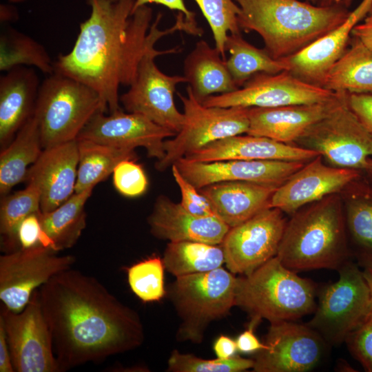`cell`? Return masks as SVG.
Instances as JSON below:
<instances>
[{
  "mask_svg": "<svg viewBox=\"0 0 372 372\" xmlns=\"http://www.w3.org/2000/svg\"><path fill=\"white\" fill-rule=\"evenodd\" d=\"M254 359L234 355L229 359L206 360L174 349L170 354L167 371L169 372H241L253 369Z\"/></svg>",
  "mask_w": 372,
  "mask_h": 372,
  "instance_id": "obj_38",
  "label": "cell"
},
{
  "mask_svg": "<svg viewBox=\"0 0 372 372\" xmlns=\"http://www.w3.org/2000/svg\"><path fill=\"white\" fill-rule=\"evenodd\" d=\"M4 328L0 323V372H14Z\"/></svg>",
  "mask_w": 372,
  "mask_h": 372,
  "instance_id": "obj_48",
  "label": "cell"
},
{
  "mask_svg": "<svg viewBox=\"0 0 372 372\" xmlns=\"http://www.w3.org/2000/svg\"><path fill=\"white\" fill-rule=\"evenodd\" d=\"M41 245L19 249L0 256V300L13 312H20L32 294L55 275L72 268L71 255L58 256Z\"/></svg>",
  "mask_w": 372,
  "mask_h": 372,
  "instance_id": "obj_13",
  "label": "cell"
},
{
  "mask_svg": "<svg viewBox=\"0 0 372 372\" xmlns=\"http://www.w3.org/2000/svg\"><path fill=\"white\" fill-rule=\"evenodd\" d=\"M364 23H372V5L368 12L366 17L364 18Z\"/></svg>",
  "mask_w": 372,
  "mask_h": 372,
  "instance_id": "obj_53",
  "label": "cell"
},
{
  "mask_svg": "<svg viewBox=\"0 0 372 372\" xmlns=\"http://www.w3.org/2000/svg\"><path fill=\"white\" fill-rule=\"evenodd\" d=\"M77 139L43 149L25 179L41 194V211L57 208L74 194L79 165Z\"/></svg>",
  "mask_w": 372,
  "mask_h": 372,
  "instance_id": "obj_20",
  "label": "cell"
},
{
  "mask_svg": "<svg viewBox=\"0 0 372 372\" xmlns=\"http://www.w3.org/2000/svg\"><path fill=\"white\" fill-rule=\"evenodd\" d=\"M240 30L258 33L276 59L291 56L342 24L351 11L341 5L299 0H234Z\"/></svg>",
  "mask_w": 372,
  "mask_h": 372,
  "instance_id": "obj_3",
  "label": "cell"
},
{
  "mask_svg": "<svg viewBox=\"0 0 372 372\" xmlns=\"http://www.w3.org/2000/svg\"><path fill=\"white\" fill-rule=\"evenodd\" d=\"M346 225L355 242L372 253V199L358 197L346 200Z\"/></svg>",
  "mask_w": 372,
  "mask_h": 372,
  "instance_id": "obj_39",
  "label": "cell"
},
{
  "mask_svg": "<svg viewBox=\"0 0 372 372\" xmlns=\"http://www.w3.org/2000/svg\"><path fill=\"white\" fill-rule=\"evenodd\" d=\"M213 349L219 359H229L238 351L236 340L225 335H220L214 343Z\"/></svg>",
  "mask_w": 372,
  "mask_h": 372,
  "instance_id": "obj_47",
  "label": "cell"
},
{
  "mask_svg": "<svg viewBox=\"0 0 372 372\" xmlns=\"http://www.w3.org/2000/svg\"><path fill=\"white\" fill-rule=\"evenodd\" d=\"M337 94L284 70L275 74L257 73L236 90L210 96L202 103L209 107H275L322 103Z\"/></svg>",
  "mask_w": 372,
  "mask_h": 372,
  "instance_id": "obj_14",
  "label": "cell"
},
{
  "mask_svg": "<svg viewBox=\"0 0 372 372\" xmlns=\"http://www.w3.org/2000/svg\"><path fill=\"white\" fill-rule=\"evenodd\" d=\"M0 323L5 330L14 371L60 372L39 289L20 312H13L1 304Z\"/></svg>",
  "mask_w": 372,
  "mask_h": 372,
  "instance_id": "obj_12",
  "label": "cell"
},
{
  "mask_svg": "<svg viewBox=\"0 0 372 372\" xmlns=\"http://www.w3.org/2000/svg\"><path fill=\"white\" fill-rule=\"evenodd\" d=\"M360 176V170L324 164L320 154L307 162L273 193L270 206L293 214L300 208L340 194Z\"/></svg>",
  "mask_w": 372,
  "mask_h": 372,
  "instance_id": "obj_18",
  "label": "cell"
},
{
  "mask_svg": "<svg viewBox=\"0 0 372 372\" xmlns=\"http://www.w3.org/2000/svg\"><path fill=\"white\" fill-rule=\"evenodd\" d=\"M322 87L333 92L372 94V50L351 36L348 48L328 71Z\"/></svg>",
  "mask_w": 372,
  "mask_h": 372,
  "instance_id": "obj_29",
  "label": "cell"
},
{
  "mask_svg": "<svg viewBox=\"0 0 372 372\" xmlns=\"http://www.w3.org/2000/svg\"><path fill=\"white\" fill-rule=\"evenodd\" d=\"M163 259L152 256L127 269V282L132 291L143 302H158L167 293Z\"/></svg>",
  "mask_w": 372,
  "mask_h": 372,
  "instance_id": "obj_36",
  "label": "cell"
},
{
  "mask_svg": "<svg viewBox=\"0 0 372 372\" xmlns=\"http://www.w3.org/2000/svg\"><path fill=\"white\" fill-rule=\"evenodd\" d=\"M347 94L338 92L333 99L318 103L249 107L247 134L293 144L310 126L341 103Z\"/></svg>",
  "mask_w": 372,
  "mask_h": 372,
  "instance_id": "obj_22",
  "label": "cell"
},
{
  "mask_svg": "<svg viewBox=\"0 0 372 372\" xmlns=\"http://www.w3.org/2000/svg\"><path fill=\"white\" fill-rule=\"evenodd\" d=\"M115 189L126 197L143 194L148 187V180L142 166L134 159L120 162L112 173Z\"/></svg>",
  "mask_w": 372,
  "mask_h": 372,
  "instance_id": "obj_40",
  "label": "cell"
},
{
  "mask_svg": "<svg viewBox=\"0 0 372 372\" xmlns=\"http://www.w3.org/2000/svg\"><path fill=\"white\" fill-rule=\"evenodd\" d=\"M212 32L215 47L226 59L225 42L229 34L240 33L238 23L240 7L234 0H194Z\"/></svg>",
  "mask_w": 372,
  "mask_h": 372,
  "instance_id": "obj_37",
  "label": "cell"
},
{
  "mask_svg": "<svg viewBox=\"0 0 372 372\" xmlns=\"http://www.w3.org/2000/svg\"><path fill=\"white\" fill-rule=\"evenodd\" d=\"M353 0H319L318 5L320 6H331L341 5L349 8Z\"/></svg>",
  "mask_w": 372,
  "mask_h": 372,
  "instance_id": "obj_51",
  "label": "cell"
},
{
  "mask_svg": "<svg viewBox=\"0 0 372 372\" xmlns=\"http://www.w3.org/2000/svg\"><path fill=\"white\" fill-rule=\"evenodd\" d=\"M347 95L293 145L318 152L331 166L365 169L372 158V134L350 108Z\"/></svg>",
  "mask_w": 372,
  "mask_h": 372,
  "instance_id": "obj_10",
  "label": "cell"
},
{
  "mask_svg": "<svg viewBox=\"0 0 372 372\" xmlns=\"http://www.w3.org/2000/svg\"><path fill=\"white\" fill-rule=\"evenodd\" d=\"M162 259L165 270L175 277L209 271L225 263L221 245L194 241L169 242Z\"/></svg>",
  "mask_w": 372,
  "mask_h": 372,
  "instance_id": "obj_32",
  "label": "cell"
},
{
  "mask_svg": "<svg viewBox=\"0 0 372 372\" xmlns=\"http://www.w3.org/2000/svg\"><path fill=\"white\" fill-rule=\"evenodd\" d=\"M225 48L229 54L227 66L238 88L257 73L275 74L286 70L280 59L273 58L265 48L249 43L240 33L229 34Z\"/></svg>",
  "mask_w": 372,
  "mask_h": 372,
  "instance_id": "obj_33",
  "label": "cell"
},
{
  "mask_svg": "<svg viewBox=\"0 0 372 372\" xmlns=\"http://www.w3.org/2000/svg\"><path fill=\"white\" fill-rule=\"evenodd\" d=\"M306 1H308V2H310V3H313V4L317 3V2L318 1V0H306Z\"/></svg>",
  "mask_w": 372,
  "mask_h": 372,
  "instance_id": "obj_55",
  "label": "cell"
},
{
  "mask_svg": "<svg viewBox=\"0 0 372 372\" xmlns=\"http://www.w3.org/2000/svg\"><path fill=\"white\" fill-rule=\"evenodd\" d=\"M287 220L276 256L294 271L338 270L348 256L341 194L309 204Z\"/></svg>",
  "mask_w": 372,
  "mask_h": 372,
  "instance_id": "obj_4",
  "label": "cell"
},
{
  "mask_svg": "<svg viewBox=\"0 0 372 372\" xmlns=\"http://www.w3.org/2000/svg\"><path fill=\"white\" fill-rule=\"evenodd\" d=\"M60 372L140 347L144 330L138 313L96 278L72 268L39 289Z\"/></svg>",
  "mask_w": 372,
  "mask_h": 372,
  "instance_id": "obj_2",
  "label": "cell"
},
{
  "mask_svg": "<svg viewBox=\"0 0 372 372\" xmlns=\"http://www.w3.org/2000/svg\"><path fill=\"white\" fill-rule=\"evenodd\" d=\"M99 94L71 77L54 72L39 86L33 116L43 149L75 140L98 111Z\"/></svg>",
  "mask_w": 372,
  "mask_h": 372,
  "instance_id": "obj_6",
  "label": "cell"
},
{
  "mask_svg": "<svg viewBox=\"0 0 372 372\" xmlns=\"http://www.w3.org/2000/svg\"><path fill=\"white\" fill-rule=\"evenodd\" d=\"M39 189L28 183L23 189L1 196L0 233L4 253L19 249L17 231L21 223L29 215L41 211Z\"/></svg>",
  "mask_w": 372,
  "mask_h": 372,
  "instance_id": "obj_34",
  "label": "cell"
},
{
  "mask_svg": "<svg viewBox=\"0 0 372 372\" xmlns=\"http://www.w3.org/2000/svg\"><path fill=\"white\" fill-rule=\"evenodd\" d=\"M186 90L187 96L177 93L183 105V127L173 138L164 141L165 156L155 163L158 171L209 143L248 132L249 107L205 106L189 86Z\"/></svg>",
  "mask_w": 372,
  "mask_h": 372,
  "instance_id": "obj_8",
  "label": "cell"
},
{
  "mask_svg": "<svg viewBox=\"0 0 372 372\" xmlns=\"http://www.w3.org/2000/svg\"><path fill=\"white\" fill-rule=\"evenodd\" d=\"M338 270V280L322 289L307 323L332 345L344 342L367 317L371 299L367 282L356 265L347 261Z\"/></svg>",
  "mask_w": 372,
  "mask_h": 372,
  "instance_id": "obj_9",
  "label": "cell"
},
{
  "mask_svg": "<svg viewBox=\"0 0 372 372\" xmlns=\"http://www.w3.org/2000/svg\"><path fill=\"white\" fill-rule=\"evenodd\" d=\"M23 65L36 67L49 75L54 72V63L42 45L14 29L3 31L0 36V70L8 72Z\"/></svg>",
  "mask_w": 372,
  "mask_h": 372,
  "instance_id": "obj_35",
  "label": "cell"
},
{
  "mask_svg": "<svg viewBox=\"0 0 372 372\" xmlns=\"http://www.w3.org/2000/svg\"><path fill=\"white\" fill-rule=\"evenodd\" d=\"M305 163L301 161L259 160L205 163L182 158L174 164L180 173L199 189L224 181H247L280 186Z\"/></svg>",
  "mask_w": 372,
  "mask_h": 372,
  "instance_id": "obj_19",
  "label": "cell"
},
{
  "mask_svg": "<svg viewBox=\"0 0 372 372\" xmlns=\"http://www.w3.org/2000/svg\"><path fill=\"white\" fill-rule=\"evenodd\" d=\"M347 102L352 111L372 134V94L348 93Z\"/></svg>",
  "mask_w": 372,
  "mask_h": 372,
  "instance_id": "obj_44",
  "label": "cell"
},
{
  "mask_svg": "<svg viewBox=\"0 0 372 372\" xmlns=\"http://www.w3.org/2000/svg\"><path fill=\"white\" fill-rule=\"evenodd\" d=\"M363 276L367 282L370 291V307L369 314L372 313V267H367L362 271Z\"/></svg>",
  "mask_w": 372,
  "mask_h": 372,
  "instance_id": "obj_50",
  "label": "cell"
},
{
  "mask_svg": "<svg viewBox=\"0 0 372 372\" xmlns=\"http://www.w3.org/2000/svg\"><path fill=\"white\" fill-rule=\"evenodd\" d=\"M10 1L12 2V3H18V2H21L24 0H9Z\"/></svg>",
  "mask_w": 372,
  "mask_h": 372,
  "instance_id": "obj_56",
  "label": "cell"
},
{
  "mask_svg": "<svg viewBox=\"0 0 372 372\" xmlns=\"http://www.w3.org/2000/svg\"><path fill=\"white\" fill-rule=\"evenodd\" d=\"M14 19V10L9 6H1V21H8Z\"/></svg>",
  "mask_w": 372,
  "mask_h": 372,
  "instance_id": "obj_52",
  "label": "cell"
},
{
  "mask_svg": "<svg viewBox=\"0 0 372 372\" xmlns=\"http://www.w3.org/2000/svg\"><path fill=\"white\" fill-rule=\"evenodd\" d=\"M42 150L38 124L32 115L1 152V196L8 194L13 187L25 180L29 166L34 163Z\"/></svg>",
  "mask_w": 372,
  "mask_h": 372,
  "instance_id": "obj_30",
  "label": "cell"
},
{
  "mask_svg": "<svg viewBox=\"0 0 372 372\" xmlns=\"http://www.w3.org/2000/svg\"><path fill=\"white\" fill-rule=\"evenodd\" d=\"M278 185L247 181H224L199 189L211 203L216 215L235 227L271 207Z\"/></svg>",
  "mask_w": 372,
  "mask_h": 372,
  "instance_id": "obj_25",
  "label": "cell"
},
{
  "mask_svg": "<svg viewBox=\"0 0 372 372\" xmlns=\"http://www.w3.org/2000/svg\"><path fill=\"white\" fill-rule=\"evenodd\" d=\"M90 15L80 24V31L70 52L54 63V72L71 77L93 89L99 96L103 112L121 110L118 90L134 81L143 55L162 37L183 31L201 36L197 23L178 12L175 23L159 28L162 14L152 21L148 6L133 13L134 0H87Z\"/></svg>",
  "mask_w": 372,
  "mask_h": 372,
  "instance_id": "obj_1",
  "label": "cell"
},
{
  "mask_svg": "<svg viewBox=\"0 0 372 372\" xmlns=\"http://www.w3.org/2000/svg\"><path fill=\"white\" fill-rule=\"evenodd\" d=\"M110 1H116L117 0ZM150 3L160 4L170 10H177L178 12L184 14L188 21H196L195 12L189 10L187 8L183 0H134V6L132 13L139 7L147 6Z\"/></svg>",
  "mask_w": 372,
  "mask_h": 372,
  "instance_id": "obj_46",
  "label": "cell"
},
{
  "mask_svg": "<svg viewBox=\"0 0 372 372\" xmlns=\"http://www.w3.org/2000/svg\"><path fill=\"white\" fill-rule=\"evenodd\" d=\"M92 190L74 193L54 210L39 212L40 245L57 252L76 244L86 227L85 205Z\"/></svg>",
  "mask_w": 372,
  "mask_h": 372,
  "instance_id": "obj_28",
  "label": "cell"
},
{
  "mask_svg": "<svg viewBox=\"0 0 372 372\" xmlns=\"http://www.w3.org/2000/svg\"><path fill=\"white\" fill-rule=\"evenodd\" d=\"M314 283L297 275L275 256L252 272L237 277L235 306L251 320L294 321L314 312Z\"/></svg>",
  "mask_w": 372,
  "mask_h": 372,
  "instance_id": "obj_5",
  "label": "cell"
},
{
  "mask_svg": "<svg viewBox=\"0 0 372 372\" xmlns=\"http://www.w3.org/2000/svg\"><path fill=\"white\" fill-rule=\"evenodd\" d=\"M284 214L269 207L229 228L220 244L229 271L246 275L276 256L287 222Z\"/></svg>",
  "mask_w": 372,
  "mask_h": 372,
  "instance_id": "obj_15",
  "label": "cell"
},
{
  "mask_svg": "<svg viewBox=\"0 0 372 372\" xmlns=\"http://www.w3.org/2000/svg\"><path fill=\"white\" fill-rule=\"evenodd\" d=\"M39 86L34 70L24 66L16 67L1 76V147L8 145L33 115Z\"/></svg>",
  "mask_w": 372,
  "mask_h": 372,
  "instance_id": "obj_26",
  "label": "cell"
},
{
  "mask_svg": "<svg viewBox=\"0 0 372 372\" xmlns=\"http://www.w3.org/2000/svg\"><path fill=\"white\" fill-rule=\"evenodd\" d=\"M77 141L79 159L74 193L93 189L112 174L120 162L136 160L133 148L111 146L85 139H77Z\"/></svg>",
  "mask_w": 372,
  "mask_h": 372,
  "instance_id": "obj_31",
  "label": "cell"
},
{
  "mask_svg": "<svg viewBox=\"0 0 372 372\" xmlns=\"http://www.w3.org/2000/svg\"><path fill=\"white\" fill-rule=\"evenodd\" d=\"M237 277L224 268L176 277L170 299L181 320L176 333L178 341L203 342L214 320L229 313L235 306Z\"/></svg>",
  "mask_w": 372,
  "mask_h": 372,
  "instance_id": "obj_7",
  "label": "cell"
},
{
  "mask_svg": "<svg viewBox=\"0 0 372 372\" xmlns=\"http://www.w3.org/2000/svg\"><path fill=\"white\" fill-rule=\"evenodd\" d=\"M371 5L372 0H363L342 24L300 52L280 59L286 70L303 81L322 87L328 71L348 48L353 28L366 17Z\"/></svg>",
  "mask_w": 372,
  "mask_h": 372,
  "instance_id": "obj_21",
  "label": "cell"
},
{
  "mask_svg": "<svg viewBox=\"0 0 372 372\" xmlns=\"http://www.w3.org/2000/svg\"><path fill=\"white\" fill-rule=\"evenodd\" d=\"M176 134L140 114L119 110L105 115L99 110L91 117L76 139L118 147H143L149 157L160 161L165 154L164 141Z\"/></svg>",
  "mask_w": 372,
  "mask_h": 372,
  "instance_id": "obj_17",
  "label": "cell"
},
{
  "mask_svg": "<svg viewBox=\"0 0 372 372\" xmlns=\"http://www.w3.org/2000/svg\"><path fill=\"white\" fill-rule=\"evenodd\" d=\"M40 211L29 215L21 223L17 231L19 249H28L40 245Z\"/></svg>",
  "mask_w": 372,
  "mask_h": 372,
  "instance_id": "obj_43",
  "label": "cell"
},
{
  "mask_svg": "<svg viewBox=\"0 0 372 372\" xmlns=\"http://www.w3.org/2000/svg\"><path fill=\"white\" fill-rule=\"evenodd\" d=\"M147 223L154 236L169 242L220 245L230 228L216 216L194 215L163 195L157 197Z\"/></svg>",
  "mask_w": 372,
  "mask_h": 372,
  "instance_id": "obj_23",
  "label": "cell"
},
{
  "mask_svg": "<svg viewBox=\"0 0 372 372\" xmlns=\"http://www.w3.org/2000/svg\"><path fill=\"white\" fill-rule=\"evenodd\" d=\"M171 167L173 177L180 190V203L183 208L199 216H216L209 200L180 173L175 164Z\"/></svg>",
  "mask_w": 372,
  "mask_h": 372,
  "instance_id": "obj_41",
  "label": "cell"
},
{
  "mask_svg": "<svg viewBox=\"0 0 372 372\" xmlns=\"http://www.w3.org/2000/svg\"><path fill=\"white\" fill-rule=\"evenodd\" d=\"M351 36L359 39L367 48L372 50V23L357 24L352 30Z\"/></svg>",
  "mask_w": 372,
  "mask_h": 372,
  "instance_id": "obj_49",
  "label": "cell"
},
{
  "mask_svg": "<svg viewBox=\"0 0 372 372\" xmlns=\"http://www.w3.org/2000/svg\"><path fill=\"white\" fill-rule=\"evenodd\" d=\"M258 323V322L251 320L248 328L238 336L236 342L238 351L251 353L267 348V344L261 342L254 333V327Z\"/></svg>",
  "mask_w": 372,
  "mask_h": 372,
  "instance_id": "obj_45",
  "label": "cell"
},
{
  "mask_svg": "<svg viewBox=\"0 0 372 372\" xmlns=\"http://www.w3.org/2000/svg\"><path fill=\"white\" fill-rule=\"evenodd\" d=\"M179 46L159 50H149L142 57L128 90L120 96L127 112L145 116L158 125L178 133L183 127L185 116L177 109L174 94L178 84L186 83L184 76L167 75L157 67L155 58L180 52Z\"/></svg>",
  "mask_w": 372,
  "mask_h": 372,
  "instance_id": "obj_11",
  "label": "cell"
},
{
  "mask_svg": "<svg viewBox=\"0 0 372 372\" xmlns=\"http://www.w3.org/2000/svg\"><path fill=\"white\" fill-rule=\"evenodd\" d=\"M320 155L318 152L293 144L269 138L235 135L223 138L196 150L184 158L194 162L227 160L288 161L308 162Z\"/></svg>",
  "mask_w": 372,
  "mask_h": 372,
  "instance_id": "obj_24",
  "label": "cell"
},
{
  "mask_svg": "<svg viewBox=\"0 0 372 372\" xmlns=\"http://www.w3.org/2000/svg\"><path fill=\"white\" fill-rule=\"evenodd\" d=\"M345 341L351 353L364 369L372 372V313L348 335Z\"/></svg>",
  "mask_w": 372,
  "mask_h": 372,
  "instance_id": "obj_42",
  "label": "cell"
},
{
  "mask_svg": "<svg viewBox=\"0 0 372 372\" xmlns=\"http://www.w3.org/2000/svg\"><path fill=\"white\" fill-rule=\"evenodd\" d=\"M183 76L200 103L212 95L226 94L238 89L218 50L200 40L186 56Z\"/></svg>",
  "mask_w": 372,
  "mask_h": 372,
  "instance_id": "obj_27",
  "label": "cell"
},
{
  "mask_svg": "<svg viewBox=\"0 0 372 372\" xmlns=\"http://www.w3.org/2000/svg\"><path fill=\"white\" fill-rule=\"evenodd\" d=\"M267 348L258 352L255 372H305L322 358L327 342L312 328L293 321L271 323L265 342Z\"/></svg>",
  "mask_w": 372,
  "mask_h": 372,
  "instance_id": "obj_16",
  "label": "cell"
},
{
  "mask_svg": "<svg viewBox=\"0 0 372 372\" xmlns=\"http://www.w3.org/2000/svg\"><path fill=\"white\" fill-rule=\"evenodd\" d=\"M365 170L372 176V158H369Z\"/></svg>",
  "mask_w": 372,
  "mask_h": 372,
  "instance_id": "obj_54",
  "label": "cell"
}]
</instances>
